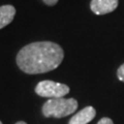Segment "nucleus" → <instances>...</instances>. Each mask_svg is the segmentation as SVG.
<instances>
[{
  "instance_id": "nucleus-1",
  "label": "nucleus",
  "mask_w": 124,
  "mask_h": 124,
  "mask_svg": "<svg viewBox=\"0 0 124 124\" xmlns=\"http://www.w3.org/2000/svg\"><path fill=\"white\" fill-rule=\"evenodd\" d=\"M64 58L63 49L53 41H36L19 51L16 62L28 75L45 73L56 69Z\"/></svg>"
},
{
  "instance_id": "nucleus-2",
  "label": "nucleus",
  "mask_w": 124,
  "mask_h": 124,
  "mask_svg": "<svg viewBox=\"0 0 124 124\" xmlns=\"http://www.w3.org/2000/svg\"><path fill=\"white\" fill-rule=\"evenodd\" d=\"M78 108V101L75 98H51L42 106L45 117L63 118L75 113Z\"/></svg>"
},
{
  "instance_id": "nucleus-3",
  "label": "nucleus",
  "mask_w": 124,
  "mask_h": 124,
  "mask_svg": "<svg viewBox=\"0 0 124 124\" xmlns=\"http://www.w3.org/2000/svg\"><path fill=\"white\" fill-rule=\"evenodd\" d=\"M69 92V87L65 84L56 83L54 81L46 80L39 82L35 87V93L41 97L59 98L63 97Z\"/></svg>"
},
{
  "instance_id": "nucleus-4",
  "label": "nucleus",
  "mask_w": 124,
  "mask_h": 124,
  "mask_svg": "<svg viewBox=\"0 0 124 124\" xmlns=\"http://www.w3.org/2000/svg\"><path fill=\"white\" fill-rule=\"evenodd\" d=\"M118 6V0H92L90 8L95 15H106L114 11Z\"/></svg>"
},
{
  "instance_id": "nucleus-5",
  "label": "nucleus",
  "mask_w": 124,
  "mask_h": 124,
  "mask_svg": "<svg viewBox=\"0 0 124 124\" xmlns=\"http://www.w3.org/2000/svg\"><path fill=\"white\" fill-rule=\"evenodd\" d=\"M96 116V111L93 107H86L79 113L73 115L69 120V124H87L92 121Z\"/></svg>"
},
{
  "instance_id": "nucleus-6",
  "label": "nucleus",
  "mask_w": 124,
  "mask_h": 124,
  "mask_svg": "<svg viewBox=\"0 0 124 124\" xmlns=\"http://www.w3.org/2000/svg\"><path fill=\"white\" fill-rule=\"evenodd\" d=\"M16 15V8L13 5H2L0 6V29L13 22Z\"/></svg>"
},
{
  "instance_id": "nucleus-7",
  "label": "nucleus",
  "mask_w": 124,
  "mask_h": 124,
  "mask_svg": "<svg viewBox=\"0 0 124 124\" xmlns=\"http://www.w3.org/2000/svg\"><path fill=\"white\" fill-rule=\"evenodd\" d=\"M117 76H118V79H119L120 81L124 82V64H122L121 66L118 68V70H117Z\"/></svg>"
},
{
  "instance_id": "nucleus-8",
  "label": "nucleus",
  "mask_w": 124,
  "mask_h": 124,
  "mask_svg": "<svg viewBox=\"0 0 124 124\" xmlns=\"http://www.w3.org/2000/svg\"><path fill=\"white\" fill-rule=\"evenodd\" d=\"M97 124H114V122L112 121V119H110V118H102V119H100L99 121H98V123Z\"/></svg>"
},
{
  "instance_id": "nucleus-9",
  "label": "nucleus",
  "mask_w": 124,
  "mask_h": 124,
  "mask_svg": "<svg viewBox=\"0 0 124 124\" xmlns=\"http://www.w3.org/2000/svg\"><path fill=\"white\" fill-rule=\"evenodd\" d=\"M46 5H50V6H52V5H55L56 3L58 2V0H42Z\"/></svg>"
},
{
  "instance_id": "nucleus-10",
  "label": "nucleus",
  "mask_w": 124,
  "mask_h": 124,
  "mask_svg": "<svg viewBox=\"0 0 124 124\" xmlns=\"http://www.w3.org/2000/svg\"><path fill=\"white\" fill-rule=\"evenodd\" d=\"M16 124H27L26 122H24V121H19V122H17Z\"/></svg>"
},
{
  "instance_id": "nucleus-11",
  "label": "nucleus",
  "mask_w": 124,
  "mask_h": 124,
  "mask_svg": "<svg viewBox=\"0 0 124 124\" xmlns=\"http://www.w3.org/2000/svg\"><path fill=\"white\" fill-rule=\"evenodd\" d=\"M0 124H2V122H1V121H0Z\"/></svg>"
}]
</instances>
